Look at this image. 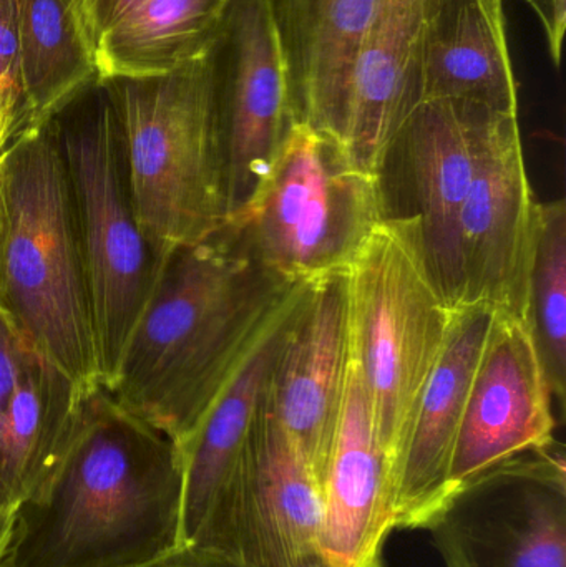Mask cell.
<instances>
[{
	"mask_svg": "<svg viewBox=\"0 0 566 567\" xmlns=\"http://www.w3.org/2000/svg\"><path fill=\"white\" fill-rule=\"evenodd\" d=\"M544 27L548 52L554 65L560 66L566 30V0H524Z\"/></svg>",
	"mask_w": 566,
	"mask_h": 567,
	"instance_id": "obj_28",
	"label": "cell"
},
{
	"mask_svg": "<svg viewBox=\"0 0 566 567\" xmlns=\"http://www.w3.org/2000/svg\"><path fill=\"white\" fill-rule=\"evenodd\" d=\"M424 100H454L518 113L504 0L439 2L425 37Z\"/></svg>",
	"mask_w": 566,
	"mask_h": 567,
	"instance_id": "obj_20",
	"label": "cell"
},
{
	"mask_svg": "<svg viewBox=\"0 0 566 567\" xmlns=\"http://www.w3.org/2000/svg\"><path fill=\"white\" fill-rule=\"evenodd\" d=\"M385 219L378 176L306 123H295L251 198L222 235L289 284L342 272Z\"/></svg>",
	"mask_w": 566,
	"mask_h": 567,
	"instance_id": "obj_6",
	"label": "cell"
},
{
	"mask_svg": "<svg viewBox=\"0 0 566 567\" xmlns=\"http://www.w3.org/2000/svg\"><path fill=\"white\" fill-rule=\"evenodd\" d=\"M86 395L52 363L30 357L0 415V505L13 509L45 483L69 446Z\"/></svg>",
	"mask_w": 566,
	"mask_h": 567,
	"instance_id": "obj_21",
	"label": "cell"
},
{
	"mask_svg": "<svg viewBox=\"0 0 566 567\" xmlns=\"http://www.w3.org/2000/svg\"><path fill=\"white\" fill-rule=\"evenodd\" d=\"M213 62L229 218L251 198L296 123L269 0H231Z\"/></svg>",
	"mask_w": 566,
	"mask_h": 567,
	"instance_id": "obj_10",
	"label": "cell"
},
{
	"mask_svg": "<svg viewBox=\"0 0 566 567\" xmlns=\"http://www.w3.org/2000/svg\"><path fill=\"white\" fill-rule=\"evenodd\" d=\"M525 322L531 330L552 396L566 392V205H535Z\"/></svg>",
	"mask_w": 566,
	"mask_h": 567,
	"instance_id": "obj_24",
	"label": "cell"
},
{
	"mask_svg": "<svg viewBox=\"0 0 566 567\" xmlns=\"http://www.w3.org/2000/svg\"><path fill=\"white\" fill-rule=\"evenodd\" d=\"M140 567H249L195 546L178 545L172 551Z\"/></svg>",
	"mask_w": 566,
	"mask_h": 567,
	"instance_id": "obj_29",
	"label": "cell"
},
{
	"mask_svg": "<svg viewBox=\"0 0 566 567\" xmlns=\"http://www.w3.org/2000/svg\"><path fill=\"white\" fill-rule=\"evenodd\" d=\"M100 85L122 130L140 226L156 251L166 259L218 235L228 199L213 49L168 75Z\"/></svg>",
	"mask_w": 566,
	"mask_h": 567,
	"instance_id": "obj_4",
	"label": "cell"
},
{
	"mask_svg": "<svg viewBox=\"0 0 566 567\" xmlns=\"http://www.w3.org/2000/svg\"><path fill=\"white\" fill-rule=\"evenodd\" d=\"M554 396L527 322L494 310L452 453L449 495L555 443Z\"/></svg>",
	"mask_w": 566,
	"mask_h": 567,
	"instance_id": "obj_11",
	"label": "cell"
},
{
	"mask_svg": "<svg viewBox=\"0 0 566 567\" xmlns=\"http://www.w3.org/2000/svg\"><path fill=\"white\" fill-rule=\"evenodd\" d=\"M312 282L295 284L183 449L182 542L215 545L241 483L279 352Z\"/></svg>",
	"mask_w": 566,
	"mask_h": 567,
	"instance_id": "obj_13",
	"label": "cell"
},
{
	"mask_svg": "<svg viewBox=\"0 0 566 567\" xmlns=\"http://www.w3.org/2000/svg\"><path fill=\"white\" fill-rule=\"evenodd\" d=\"M20 73L30 132L43 128L96 82L92 49L70 0H16Z\"/></svg>",
	"mask_w": 566,
	"mask_h": 567,
	"instance_id": "obj_23",
	"label": "cell"
},
{
	"mask_svg": "<svg viewBox=\"0 0 566 567\" xmlns=\"http://www.w3.org/2000/svg\"><path fill=\"white\" fill-rule=\"evenodd\" d=\"M445 567H566V465L557 443L447 496L425 528Z\"/></svg>",
	"mask_w": 566,
	"mask_h": 567,
	"instance_id": "obj_9",
	"label": "cell"
},
{
	"mask_svg": "<svg viewBox=\"0 0 566 567\" xmlns=\"http://www.w3.org/2000/svg\"><path fill=\"white\" fill-rule=\"evenodd\" d=\"M143 2L145 0H70L73 16L92 53L100 37Z\"/></svg>",
	"mask_w": 566,
	"mask_h": 567,
	"instance_id": "obj_26",
	"label": "cell"
},
{
	"mask_svg": "<svg viewBox=\"0 0 566 567\" xmlns=\"http://www.w3.org/2000/svg\"><path fill=\"white\" fill-rule=\"evenodd\" d=\"M441 0H378L352 70L342 150L379 176L385 152L422 102L425 37Z\"/></svg>",
	"mask_w": 566,
	"mask_h": 567,
	"instance_id": "obj_17",
	"label": "cell"
},
{
	"mask_svg": "<svg viewBox=\"0 0 566 567\" xmlns=\"http://www.w3.org/2000/svg\"><path fill=\"white\" fill-rule=\"evenodd\" d=\"M492 316L494 309L485 303L461 306L452 313L399 462L394 529H424L447 499L452 453Z\"/></svg>",
	"mask_w": 566,
	"mask_h": 567,
	"instance_id": "obj_18",
	"label": "cell"
},
{
	"mask_svg": "<svg viewBox=\"0 0 566 567\" xmlns=\"http://www.w3.org/2000/svg\"><path fill=\"white\" fill-rule=\"evenodd\" d=\"M349 357L346 271L309 286L279 352L265 406L325 488Z\"/></svg>",
	"mask_w": 566,
	"mask_h": 567,
	"instance_id": "obj_14",
	"label": "cell"
},
{
	"mask_svg": "<svg viewBox=\"0 0 566 567\" xmlns=\"http://www.w3.org/2000/svg\"><path fill=\"white\" fill-rule=\"evenodd\" d=\"M30 133L29 110L20 73L16 0H0V156Z\"/></svg>",
	"mask_w": 566,
	"mask_h": 567,
	"instance_id": "obj_25",
	"label": "cell"
},
{
	"mask_svg": "<svg viewBox=\"0 0 566 567\" xmlns=\"http://www.w3.org/2000/svg\"><path fill=\"white\" fill-rule=\"evenodd\" d=\"M33 353L12 323L0 313V415Z\"/></svg>",
	"mask_w": 566,
	"mask_h": 567,
	"instance_id": "obj_27",
	"label": "cell"
},
{
	"mask_svg": "<svg viewBox=\"0 0 566 567\" xmlns=\"http://www.w3.org/2000/svg\"><path fill=\"white\" fill-rule=\"evenodd\" d=\"M0 313L83 392L102 389L79 215L53 123L0 156Z\"/></svg>",
	"mask_w": 566,
	"mask_h": 567,
	"instance_id": "obj_3",
	"label": "cell"
},
{
	"mask_svg": "<svg viewBox=\"0 0 566 567\" xmlns=\"http://www.w3.org/2000/svg\"><path fill=\"white\" fill-rule=\"evenodd\" d=\"M178 446L105 389L49 478L13 508L2 567H140L182 542Z\"/></svg>",
	"mask_w": 566,
	"mask_h": 567,
	"instance_id": "obj_1",
	"label": "cell"
},
{
	"mask_svg": "<svg viewBox=\"0 0 566 567\" xmlns=\"http://www.w3.org/2000/svg\"><path fill=\"white\" fill-rule=\"evenodd\" d=\"M501 112L454 100L419 103L379 169L385 218H411L429 271L452 309L461 306L459 219L482 150Z\"/></svg>",
	"mask_w": 566,
	"mask_h": 567,
	"instance_id": "obj_8",
	"label": "cell"
},
{
	"mask_svg": "<svg viewBox=\"0 0 566 567\" xmlns=\"http://www.w3.org/2000/svg\"><path fill=\"white\" fill-rule=\"evenodd\" d=\"M59 133L79 215L103 389L120 360L168 258L136 216L122 130L105 86Z\"/></svg>",
	"mask_w": 566,
	"mask_h": 567,
	"instance_id": "obj_7",
	"label": "cell"
},
{
	"mask_svg": "<svg viewBox=\"0 0 566 567\" xmlns=\"http://www.w3.org/2000/svg\"><path fill=\"white\" fill-rule=\"evenodd\" d=\"M346 279L349 349L368 389L395 496L402 450L454 309L429 271L411 218L382 219L346 269Z\"/></svg>",
	"mask_w": 566,
	"mask_h": 567,
	"instance_id": "obj_5",
	"label": "cell"
},
{
	"mask_svg": "<svg viewBox=\"0 0 566 567\" xmlns=\"http://www.w3.org/2000/svg\"><path fill=\"white\" fill-rule=\"evenodd\" d=\"M322 502L328 567H384L385 539L394 529V478L351 349Z\"/></svg>",
	"mask_w": 566,
	"mask_h": 567,
	"instance_id": "obj_16",
	"label": "cell"
},
{
	"mask_svg": "<svg viewBox=\"0 0 566 567\" xmlns=\"http://www.w3.org/2000/svg\"><path fill=\"white\" fill-rule=\"evenodd\" d=\"M13 509L0 505V567L9 545L10 529H12Z\"/></svg>",
	"mask_w": 566,
	"mask_h": 567,
	"instance_id": "obj_30",
	"label": "cell"
},
{
	"mask_svg": "<svg viewBox=\"0 0 566 567\" xmlns=\"http://www.w3.org/2000/svg\"><path fill=\"white\" fill-rule=\"evenodd\" d=\"M378 0H269L296 123L342 148L352 70Z\"/></svg>",
	"mask_w": 566,
	"mask_h": 567,
	"instance_id": "obj_19",
	"label": "cell"
},
{
	"mask_svg": "<svg viewBox=\"0 0 566 567\" xmlns=\"http://www.w3.org/2000/svg\"><path fill=\"white\" fill-rule=\"evenodd\" d=\"M231 0H145L93 49L96 83L168 75L215 45Z\"/></svg>",
	"mask_w": 566,
	"mask_h": 567,
	"instance_id": "obj_22",
	"label": "cell"
},
{
	"mask_svg": "<svg viewBox=\"0 0 566 567\" xmlns=\"http://www.w3.org/2000/svg\"><path fill=\"white\" fill-rule=\"evenodd\" d=\"M292 286L222 233L176 249L106 392L183 449Z\"/></svg>",
	"mask_w": 566,
	"mask_h": 567,
	"instance_id": "obj_2",
	"label": "cell"
},
{
	"mask_svg": "<svg viewBox=\"0 0 566 567\" xmlns=\"http://www.w3.org/2000/svg\"><path fill=\"white\" fill-rule=\"evenodd\" d=\"M535 205L518 113H502L459 219L461 306L485 303L525 320Z\"/></svg>",
	"mask_w": 566,
	"mask_h": 567,
	"instance_id": "obj_12",
	"label": "cell"
},
{
	"mask_svg": "<svg viewBox=\"0 0 566 567\" xmlns=\"http://www.w3.org/2000/svg\"><path fill=\"white\" fill-rule=\"evenodd\" d=\"M322 532L321 486L263 402L225 556L249 567H328Z\"/></svg>",
	"mask_w": 566,
	"mask_h": 567,
	"instance_id": "obj_15",
	"label": "cell"
}]
</instances>
